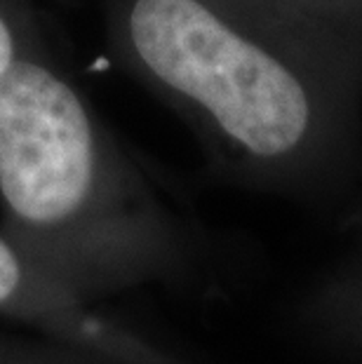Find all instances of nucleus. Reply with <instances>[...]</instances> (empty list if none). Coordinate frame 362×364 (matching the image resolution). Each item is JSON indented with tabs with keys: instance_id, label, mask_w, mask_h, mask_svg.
<instances>
[{
	"instance_id": "f257e3e1",
	"label": "nucleus",
	"mask_w": 362,
	"mask_h": 364,
	"mask_svg": "<svg viewBox=\"0 0 362 364\" xmlns=\"http://www.w3.org/2000/svg\"><path fill=\"white\" fill-rule=\"evenodd\" d=\"M0 233L73 301L102 311L160 291L228 304L247 242L127 149L48 61L24 54L0 78Z\"/></svg>"
},
{
	"instance_id": "f03ea898",
	"label": "nucleus",
	"mask_w": 362,
	"mask_h": 364,
	"mask_svg": "<svg viewBox=\"0 0 362 364\" xmlns=\"http://www.w3.org/2000/svg\"><path fill=\"white\" fill-rule=\"evenodd\" d=\"M122 64L191 127L210 179L332 219L362 203V87L240 0H115Z\"/></svg>"
},
{
	"instance_id": "7ed1b4c3",
	"label": "nucleus",
	"mask_w": 362,
	"mask_h": 364,
	"mask_svg": "<svg viewBox=\"0 0 362 364\" xmlns=\"http://www.w3.org/2000/svg\"><path fill=\"white\" fill-rule=\"evenodd\" d=\"M0 317L19 327L71 341L125 364H191L156 341L52 284L0 233Z\"/></svg>"
},
{
	"instance_id": "20e7f679",
	"label": "nucleus",
	"mask_w": 362,
	"mask_h": 364,
	"mask_svg": "<svg viewBox=\"0 0 362 364\" xmlns=\"http://www.w3.org/2000/svg\"><path fill=\"white\" fill-rule=\"evenodd\" d=\"M362 87V0H240Z\"/></svg>"
},
{
	"instance_id": "39448f33",
	"label": "nucleus",
	"mask_w": 362,
	"mask_h": 364,
	"mask_svg": "<svg viewBox=\"0 0 362 364\" xmlns=\"http://www.w3.org/2000/svg\"><path fill=\"white\" fill-rule=\"evenodd\" d=\"M0 364H125L71 341L31 329L0 331Z\"/></svg>"
},
{
	"instance_id": "423d86ee",
	"label": "nucleus",
	"mask_w": 362,
	"mask_h": 364,
	"mask_svg": "<svg viewBox=\"0 0 362 364\" xmlns=\"http://www.w3.org/2000/svg\"><path fill=\"white\" fill-rule=\"evenodd\" d=\"M21 57H24V52L19 50L17 36H14L10 21L0 14V78H3Z\"/></svg>"
},
{
	"instance_id": "0eeeda50",
	"label": "nucleus",
	"mask_w": 362,
	"mask_h": 364,
	"mask_svg": "<svg viewBox=\"0 0 362 364\" xmlns=\"http://www.w3.org/2000/svg\"><path fill=\"white\" fill-rule=\"evenodd\" d=\"M362 226V203H360V207H358V212H356V216L351 219V223H348V228L344 230V233H353V230H358Z\"/></svg>"
}]
</instances>
